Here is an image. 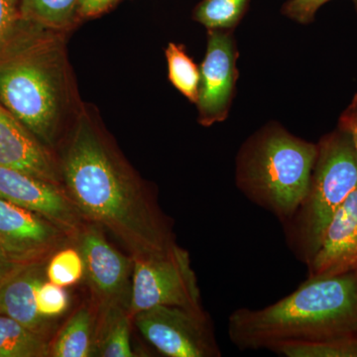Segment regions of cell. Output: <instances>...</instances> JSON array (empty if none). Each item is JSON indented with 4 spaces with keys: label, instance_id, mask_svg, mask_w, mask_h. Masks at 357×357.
I'll return each instance as SVG.
<instances>
[{
    "label": "cell",
    "instance_id": "obj_3",
    "mask_svg": "<svg viewBox=\"0 0 357 357\" xmlns=\"http://www.w3.org/2000/svg\"><path fill=\"white\" fill-rule=\"evenodd\" d=\"M357 331V272L307 278L297 290L263 307L229 314L227 333L241 351L270 349Z\"/></svg>",
    "mask_w": 357,
    "mask_h": 357
},
{
    "label": "cell",
    "instance_id": "obj_24",
    "mask_svg": "<svg viewBox=\"0 0 357 357\" xmlns=\"http://www.w3.org/2000/svg\"><path fill=\"white\" fill-rule=\"evenodd\" d=\"M328 1L330 0H290L284 6L283 13L291 20L307 24L314 20V14L319 7ZM351 1L356 6L357 11V0Z\"/></svg>",
    "mask_w": 357,
    "mask_h": 357
},
{
    "label": "cell",
    "instance_id": "obj_20",
    "mask_svg": "<svg viewBox=\"0 0 357 357\" xmlns=\"http://www.w3.org/2000/svg\"><path fill=\"white\" fill-rule=\"evenodd\" d=\"M249 0H203L195 9L194 20L208 30L230 31L243 20Z\"/></svg>",
    "mask_w": 357,
    "mask_h": 357
},
{
    "label": "cell",
    "instance_id": "obj_25",
    "mask_svg": "<svg viewBox=\"0 0 357 357\" xmlns=\"http://www.w3.org/2000/svg\"><path fill=\"white\" fill-rule=\"evenodd\" d=\"M20 17V0H0V44Z\"/></svg>",
    "mask_w": 357,
    "mask_h": 357
},
{
    "label": "cell",
    "instance_id": "obj_18",
    "mask_svg": "<svg viewBox=\"0 0 357 357\" xmlns=\"http://www.w3.org/2000/svg\"><path fill=\"white\" fill-rule=\"evenodd\" d=\"M270 351L285 357H357V331L324 340L284 342Z\"/></svg>",
    "mask_w": 357,
    "mask_h": 357
},
{
    "label": "cell",
    "instance_id": "obj_5",
    "mask_svg": "<svg viewBox=\"0 0 357 357\" xmlns=\"http://www.w3.org/2000/svg\"><path fill=\"white\" fill-rule=\"evenodd\" d=\"M317 146L306 197L283 225L289 248L306 266L318 252L333 215L357 189V150L351 136L337 128Z\"/></svg>",
    "mask_w": 357,
    "mask_h": 357
},
{
    "label": "cell",
    "instance_id": "obj_12",
    "mask_svg": "<svg viewBox=\"0 0 357 357\" xmlns=\"http://www.w3.org/2000/svg\"><path fill=\"white\" fill-rule=\"evenodd\" d=\"M307 268V278L357 272V189L333 215Z\"/></svg>",
    "mask_w": 357,
    "mask_h": 357
},
{
    "label": "cell",
    "instance_id": "obj_6",
    "mask_svg": "<svg viewBox=\"0 0 357 357\" xmlns=\"http://www.w3.org/2000/svg\"><path fill=\"white\" fill-rule=\"evenodd\" d=\"M132 273L131 316L157 306L204 312L189 253L177 244L166 255L133 258Z\"/></svg>",
    "mask_w": 357,
    "mask_h": 357
},
{
    "label": "cell",
    "instance_id": "obj_21",
    "mask_svg": "<svg viewBox=\"0 0 357 357\" xmlns=\"http://www.w3.org/2000/svg\"><path fill=\"white\" fill-rule=\"evenodd\" d=\"M130 316L121 307L107 312L105 331L98 345V356L103 357L135 356L130 344Z\"/></svg>",
    "mask_w": 357,
    "mask_h": 357
},
{
    "label": "cell",
    "instance_id": "obj_13",
    "mask_svg": "<svg viewBox=\"0 0 357 357\" xmlns=\"http://www.w3.org/2000/svg\"><path fill=\"white\" fill-rule=\"evenodd\" d=\"M0 166L63 185L48 148L0 103Z\"/></svg>",
    "mask_w": 357,
    "mask_h": 357
},
{
    "label": "cell",
    "instance_id": "obj_17",
    "mask_svg": "<svg viewBox=\"0 0 357 357\" xmlns=\"http://www.w3.org/2000/svg\"><path fill=\"white\" fill-rule=\"evenodd\" d=\"M93 318L88 307L70 319L51 347L56 357H88L93 351Z\"/></svg>",
    "mask_w": 357,
    "mask_h": 357
},
{
    "label": "cell",
    "instance_id": "obj_14",
    "mask_svg": "<svg viewBox=\"0 0 357 357\" xmlns=\"http://www.w3.org/2000/svg\"><path fill=\"white\" fill-rule=\"evenodd\" d=\"M38 267L16 270L0 285V314L43 333V317L37 310L36 291L43 282Z\"/></svg>",
    "mask_w": 357,
    "mask_h": 357
},
{
    "label": "cell",
    "instance_id": "obj_10",
    "mask_svg": "<svg viewBox=\"0 0 357 357\" xmlns=\"http://www.w3.org/2000/svg\"><path fill=\"white\" fill-rule=\"evenodd\" d=\"M77 237L84 274L100 307L107 312L121 307L133 271V260L115 249L95 225L82 229Z\"/></svg>",
    "mask_w": 357,
    "mask_h": 357
},
{
    "label": "cell",
    "instance_id": "obj_15",
    "mask_svg": "<svg viewBox=\"0 0 357 357\" xmlns=\"http://www.w3.org/2000/svg\"><path fill=\"white\" fill-rule=\"evenodd\" d=\"M50 352L43 333L0 314V357H41Z\"/></svg>",
    "mask_w": 357,
    "mask_h": 357
},
{
    "label": "cell",
    "instance_id": "obj_16",
    "mask_svg": "<svg viewBox=\"0 0 357 357\" xmlns=\"http://www.w3.org/2000/svg\"><path fill=\"white\" fill-rule=\"evenodd\" d=\"M79 0H20L21 17L56 31L77 24Z\"/></svg>",
    "mask_w": 357,
    "mask_h": 357
},
{
    "label": "cell",
    "instance_id": "obj_27",
    "mask_svg": "<svg viewBox=\"0 0 357 357\" xmlns=\"http://www.w3.org/2000/svg\"><path fill=\"white\" fill-rule=\"evenodd\" d=\"M337 128L351 136L357 150V93L352 98L351 105L340 115Z\"/></svg>",
    "mask_w": 357,
    "mask_h": 357
},
{
    "label": "cell",
    "instance_id": "obj_28",
    "mask_svg": "<svg viewBox=\"0 0 357 357\" xmlns=\"http://www.w3.org/2000/svg\"><path fill=\"white\" fill-rule=\"evenodd\" d=\"M22 263L0 244V285L16 270L23 266Z\"/></svg>",
    "mask_w": 357,
    "mask_h": 357
},
{
    "label": "cell",
    "instance_id": "obj_4",
    "mask_svg": "<svg viewBox=\"0 0 357 357\" xmlns=\"http://www.w3.org/2000/svg\"><path fill=\"white\" fill-rule=\"evenodd\" d=\"M317 153V144L279 124H268L248 138L237 154V189L283 225L306 197Z\"/></svg>",
    "mask_w": 357,
    "mask_h": 357
},
{
    "label": "cell",
    "instance_id": "obj_23",
    "mask_svg": "<svg viewBox=\"0 0 357 357\" xmlns=\"http://www.w3.org/2000/svg\"><path fill=\"white\" fill-rule=\"evenodd\" d=\"M37 310L43 318L60 316L69 307V296L64 287L52 282H42L36 291Z\"/></svg>",
    "mask_w": 357,
    "mask_h": 357
},
{
    "label": "cell",
    "instance_id": "obj_7",
    "mask_svg": "<svg viewBox=\"0 0 357 357\" xmlns=\"http://www.w3.org/2000/svg\"><path fill=\"white\" fill-rule=\"evenodd\" d=\"M141 335L168 357H220L208 314L183 307L157 306L133 316Z\"/></svg>",
    "mask_w": 357,
    "mask_h": 357
},
{
    "label": "cell",
    "instance_id": "obj_26",
    "mask_svg": "<svg viewBox=\"0 0 357 357\" xmlns=\"http://www.w3.org/2000/svg\"><path fill=\"white\" fill-rule=\"evenodd\" d=\"M121 0H79L77 21L98 17L109 11Z\"/></svg>",
    "mask_w": 357,
    "mask_h": 357
},
{
    "label": "cell",
    "instance_id": "obj_9",
    "mask_svg": "<svg viewBox=\"0 0 357 357\" xmlns=\"http://www.w3.org/2000/svg\"><path fill=\"white\" fill-rule=\"evenodd\" d=\"M0 198L46 218L68 237L82 231L83 218L63 185L0 166Z\"/></svg>",
    "mask_w": 357,
    "mask_h": 357
},
{
    "label": "cell",
    "instance_id": "obj_19",
    "mask_svg": "<svg viewBox=\"0 0 357 357\" xmlns=\"http://www.w3.org/2000/svg\"><path fill=\"white\" fill-rule=\"evenodd\" d=\"M169 81L190 102L199 98L201 69L181 44L169 43L165 50Z\"/></svg>",
    "mask_w": 357,
    "mask_h": 357
},
{
    "label": "cell",
    "instance_id": "obj_22",
    "mask_svg": "<svg viewBox=\"0 0 357 357\" xmlns=\"http://www.w3.org/2000/svg\"><path fill=\"white\" fill-rule=\"evenodd\" d=\"M48 280L61 287L74 285L84 275L81 252L75 248H66L53 255L46 270Z\"/></svg>",
    "mask_w": 357,
    "mask_h": 357
},
{
    "label": "cell",
    "instance_id": "obj_2",
    "mask_svg": "<svg viewBox=\"0 0 357 357\" xmlns=\"http://www.w3.org/2000/svg\"><path fill=\"white\" fill-rule=\"evenodd\" d=\"M64 34L20 17L0 44V103L46 146L70 109Z\"/></svg>",
    "mask_w": 357,
    "mask_h": 357
},
{
    "label": "cell",
    "instance_id": "obj_11",
    "mask_svg": "<svg viewBox=\"0 0 357 357\" xmlns=\"http://www.w3.org/2000/svg\"><path fill=\"white\" fill-rule=\"evenodd\" d=\"M66 236L46 218L0 198V244L20 261L55 250Z\"/></svg>",
    "mask_w": 357,
    "mask_h": 357
},
{
    "label": "cell",
    "instance_id": "obj_8",
    "mask_svg": "<svg viewBox=\"0 0 357 357\" xmlns=\"http://www.w3.org/2000/svg\"><path fill=\"white\" fill-rule=\"evenodd\" d=\"M232 32L208 30L206 56L201 67L198 121L211 126L227 119L238 79V58Z\"/></svg>",
    "mask_w": 357,
    "mask_h": 357
},
{
    "label": "cell",
    "instance_id": "obj_1",
    "mask_svg": "<svg viewBox=\"0 0 357 357\" xmlns=\"http://www.w3.org/2000/svg\"><path fill=\"white\" fill-rule=\"evenodd\" d=\"M59 167L83 220L109 230L133 258L166 255L176 245L153 199L89 115L77 116Z\"/></svg>",
    "mask_w": 357,
    "mask_h": 357
}]
</instances>
